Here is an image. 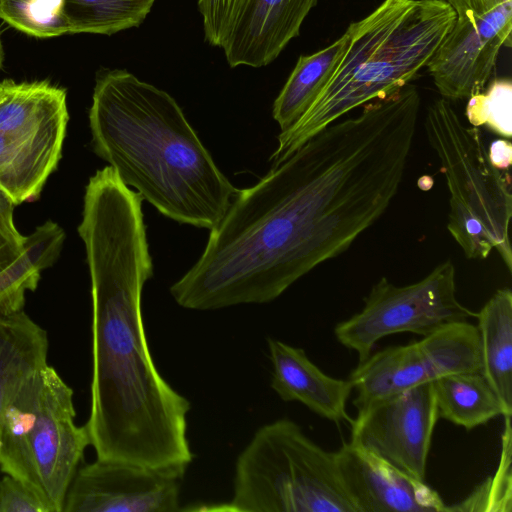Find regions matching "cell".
Instances as JSON below:
<instances>
[{
	"mask_svg": "<svg viewBox=\"0 0 512 512\" xmlns=\"http://www.w3.org/2000/svg\"><path fill=\"white\" fill-rule=\"evenodd\" d=\"M414 85L310 137L255 185L239 189L197 262L171 287L186 309L278 298L345 252L399 191L416 134Z\"/></svg>",
	"mask_w": 512,
	"mask_h": 512,
	"instance_id": "1",
	"label": "cell"
},
{
	"mask_svg": "<svg viewBox=\"0 0 512 512\" xmlns=\"http://www.w3.org/2000/svg\"><path fill=\"white\" fill-rule=\"evenodd\" d=\"M141 196L111 170L90 177L78 233L91 280L92 378L85 424L96 458L185 475L189 400L159 373L142 317L153 275Z\"/></svg>",
	"mask_w": 512,
	"mask_h": 512,
	"instance_id": "2",
	"label": "cell"
},
{
	"mask_svg": "<svg viewBox=\"0 0 512 512\" xmlns=\"http://www.w3.org/2000/svg\"><path fill=\"white\" fill-rule=\"evenodd\" d=\"M95 154L162 215L212 230L238 190L175 99L125 69H100L88 113Z\"/></svg>",
	"mask_w": 512,
	"mask_h": 512,
	"instance_id": "3",
	"label": "cell"
},
{
	"mask_svg": "<svg viewBox=\"0 0 512 512\" xmlns=\"http://www.w3.org/2000/svg\"><path fill=\"white\" fill-rule=\"evenodd\" d=\"M455 20V11L443 0H384L352 22L346 50L326 86L301 118L278 135L271 167L355 108L408 85L427 67Z\"/></svg>",
	"mask_w": 512,
	"mask_h": 512,
	"instance_id": "4",
	"label": "cell"
},
{
	"mask_svg": "<svg viewBox=\"0 0 512 512\" xmlns=\"http://www.w3.org/2000/svg\"><path fill=\"white\" fill-rule=\"evenodd\" d=\"M72 388L50 365L31 374L6 405L0 470L26 484L50 512H63L90 437L76 421Z\"/></svg>",
	"mask_w": 512,
	"mask_h": 512,
	"instance_id": "5",
	"label": "cell"
},
{
	"mask_svg": "<svg viewBox=\"0 0 512 512\" xmlns=\"http://www.w3.org/2000/svg\"><path fill=\"white\" fill-rule=\"evenodd\" d=\"M424 125L450 195L448 231L467 258L483 260L495 249L511 272L509 173L491 163L480 130L465 125L449 100L433 101Z\"/></svg>",
	"mask_w": 512,
	"mask_h": 512,
	"instance_id": "6",
	"label": "cell"
},
{
	"mask_svg": "<svg viewBox=\"0 0 512 512\" xmlns=\"http://www.w3.org/2000/svg\"><path fill=\"white\" fill-rule=\"evenodd\" d=\"M231 500L211 510L358 512L340 479L335 452L288 418L261 426L239 454Z\"/></svg>",
	"mask_w": 512,
	"mask_h": 512,
	"instance_id": "7",
	"label": "cell"
},
{
	"mask_svg": "<svg viewBox=\"0 0 512 512\" xmlns=\"http://www.w3.org/2000/svg\"><path fill=\"white\" fill-rule=\"evenodd\" d=\"M470 317L476 313L457 299L455 267L446 260L413 284L396 286L380 278L364 298L362 310L338 323L334 334L361 363L384 337L401 332L426 336Z\"/></svg>",
	"mask_w": 512,
	"mask_h": 512,
	"instance_id": "8",
	"label": "cell"
},
{
	"mask_svg": "<svg viewBox=\"0 0 512 512\" xmlns=\"http://www.w3.org/2000/svg\"><path fill=\"white\" fill-rule=\"evenodd\" d=\"M481 372L477 326L456 322L406 345L386 347L358 363L349 376L358 409L445 375Z\"/></svg>",
	"mask_w": 512,
	"mask_h": 512,
	"instance_id": "9",
	"label": "cell"
},
{
	"mask_svg": "<svg viewBox=\"0 0 512 512\" xmlns=\"http://www.w3.org/2000/svg\"><path fill=\"white\" fill-rule=\"evenodd\" d=\"M438 418L432 382L421 384L358 409L350 441L425 481Z\"/></svg>",
	"mask_w": 512,
	"mask_h": 512,
	"instance_id": "10",
	"label": "cell"
},
{
	"mask_svg": "<svg viewBox=\"0 0 512 512\" xmlns=\"http://www.w3.org/2000/svg\"><path fill=\"white\" fill-rule=\"evenodd\" d=\"M512 0L456 20L427 65L438 92L447 100L468 99L486 89L500 49L511 47Z\"/></svg>",
	"mask_w": 512,
	"mask_h": 512,
	"instance_id": "11",
	"label": "cell"
},
{
	"mask_svg": "<svg viewBox=\"0 0 512 512\" xmlns=\"http://www.w3.org/2000/svg\"><path fill=\"white\" fill-rule=\"evenodd\" d=\"M183 477L144 465L96 458L78 468L63 512L181 511Z\"/></svg>",
	"mask_w": 512,
	"mask_h": 512,
	"instance_id": "12",
	"label": "cell"
},
{
	"mask_svg": "<svg viewBox=\"0 0 512 512\" xmlns=\"http://www.w3.org/2000/svg\"><path fill=\"white\" fill-rule=\"evenodd\" d=\"M156 0H0V19L28 36L113 35L139 27Z\"/></svg>",
	"mask_w": 512,
	"mask_h": 512,
	"instance_id": "13",
	"label": "cell"
},
{
	"mask_svg": "<svg viewBox=\"0 0 512 512\" xmlns=\"http://www.w3.org/2000/svg\"><path fill=\"white\" fill-rule=\"evenodd\" d=\"M342 484L358 512H446L441 496L425 481L348 442L336 452Z\"/></svg>",
	"mask_w": 512,
	"mask_h": 512,
	"instance_id": "14",
	"label": "cell"
},
{
	"mask_svg": "<svg viewBox=\"0 0 512 512\" xmlns=\"http://www.w3.org/2000/svg\"><path fill=\"white\" fill-rule=\"evenodd\" d=\"M318 0H251L223 46L231 68H259L273 62L297 37Z\"/></svg>",
	"mask_w": 512,
	"mask_h": 512,
	"instance_id": "15",
	"label": "cell"
},
{
	"mask_svg": "<svg viewBox=\"0 0 512 512\" xmlns=\"http://www.w3.org/2000/svg\"><path fill=\"white\" fill-rule=\"evenodd\" d=\"M67 92L47 80L0 82V133L62 150Z\"/></svg>",
	"mask_w": 512,
	"mask_h": 512,
	"instance_id": "16",
	"label": "cell"
},
{
	"mask_svg": "<svg viewBox=\"0 0 512 512\" xmlns=\"http://www.w3.org/2000/svg\"><path fill=\"white\" fill-rule=\"evenodd\" d=\"M272 363L271 388L285 402L296 401L330 421L352 422L346 405L353 390L347 380L325 374L302 348L267 339Z\"/></svg>",
	"mask_w": 512,
	"mask_h": 512,
	"instance_id": "17",
	"label": "cell"
},
{
	"mask_svg": "<svg viewBox=\"0 0 512 512\" xmlns=\"http://www.w3.org/2000/svg\"><path fill=\"white\" fill-rule=\"evenodd\" d=\"M48 350L47 332L24 310L0 313V425L4 409L18 388L48 364Z\"/></svg>",
	"mask_w": 512,
	"mask_h": 512,
	"instance_id": "18",
	"label": "cell"
},
{
	"mask_svg": "<svg viewBox=\"0 0 512 512\" xmlns=\"http://www.w3.org/2000/svg\"><path fill=\"white\" fill-rule=\"evenodd\" d=\"M482 374L512 411V292L498 289L479 312Z\"/></svg>",
	"mask_w": 512,
	"mask_h": 512,
	"instance_id": "19",
	"label": "cell"
},
{
	"mask_svg": "<svg viewBox=\"0 0 512 512\" xmlns=\"http://www.w3.org/2000/svg\"><path fill=\"white\" fill-rule=\"evenodd\" d=\"M349 41L346 31L329 46L302 55L273 103L272 116L281 132L290 128L315 101L340 62Z\"/></svg>",
	"mask_w": 512,
	"mask_h": 512,
	"instance_id": "20",
	"label": "cell"
},
{
	"mask_svg": "<svg viewBox=\"0 0 512 512\" xmlns=\"http://www.w3.org/2000/svg\"><path fill=\"white\" fill-rule=\"evenodd\" d=\"M62 150L0 133V194L15 206L39 198Z\"/></svg>",
	"mask_w": 512,
	"mask_h": 512,
	"instance_id": "21",
	"label": "cell"
},
{
	"mask_svg": "<svg viewBox=\"0 0 512 512\" xmlns=\"http://www.w3.org/2000/svg\"><path fill=\"white\" fill-rule=\"evenodd\" d=\"M432 385L439 417L467 431L498 416L512 415L481 372L445 375Z\"/></svg>",
	"mask_w": 512,
	"mask_h": 512,
	"instance_id": "22",
	"label": "cell"
},
{
	"mask_svg": "<svg viewBox=\"0 0 512 512\" xmlns=\"http://www.w3.org/2000/svg\"><path fill=\"white\" fill-rule=\"evenodd\" d=\"M64 241V230L51 220L26 236L20 257L0 273V313L24 310L27 292L37 288L42 272L56 262Z\"/></svg>",
	"mask_w": 512,
	"mask_h": 512,
	"instance_id": "23",
	"label": "cell"
},
{
	"mask_svg": "<svg viewBox=\"0 0 512 512\" xmlns=\"http://www.w3.org/2000/svg\"><path fill=\"white\" fill-rule=\"evenodd\" d=\"M511 415L504 416L500 460L495 474L482 482L464 500L447 506L446 512H511Z\"/></svg>",
	"mask_w": 512,
	"mask_h": 512,
	"instance_id": "24",
	"label": "cell"
},
{
	"mask_svg": "<svg viewBox=\"0 0 512 512\" xmlns=\"http://www.w3.org/2000/svg\"><path fill=\"white\" fill-rule=\"evenodd\" d=\"M466 117L473 127L486 126L499 136L512 135V83L496 79L486 90L468 98Z\"/></svg>",
	"mask_w": 512,
	"mask_h": 512,
	"instance_id": "25",
	"label": "cell"
},
{
	"mask_svg": "<svg viewBox=\"0 0 512 512\" xmlns=\"http://www.w3.org/2000/svg\"><path fill=\"white\" fill-rule=\"evenodd\" d=\"M251 0H198L205 41L223 48Z\"/></svg>",
	"mask_w": 512,
	"mask_h": 512,
	"instance_id": "26",
	"label": "cell"
},
{
	"mask_svg": "<svg viewBox=\"0 0 512 512\" xmlns=\"http://www.w3.org/2000/svg\"><path fill=\"white\" fill-rule=\"evenodd\" d=\"M0 512H50L44 502L22 481L2 474Z\"/></svg>",
	"mask_w": 512,
	"mask_h": 512,
	"instance_id": "27",
	"label": "cell"
},
{
	"mask_svg": "<svg viewBox=\"0 0 512 512\" xmlns=\"http://www.w3.org/2000/svg\"><path fill=\"white\" fill-rule=\"evenodd\" d=\"M25 240L26 236L18 231L14 219L0 215V273L20 257Z\"/></svg>",
	"mask_w": 512,
	"mask_h": 512,
	"instance_id": "28",
	"label": "cell"
},
{
	"mask_svg": "<svg viewBox=\"0 0 512 512\" xmlns=\"http://www.w3.org/2000/svg\"><path fill=\"white\" fill-rule=\"evenodd\" d=\"M488 155L491 163L498 169L507 170L512 162V145L506 138L493 141Z\"/></svg>",
	"mask_w": 512,
	"mask_h": 512,
	"instance_id": "29",
	"label": "cell"
},
{
	"mask_svg": "<svg viewBox=\"0 0 512 512\" xmlns=\"http://www.w3.org/2000/svg\"><path fill=\"white\" fill-rule=\"evenodd\" d=\"M448 3L456 15L467 12L482 14L505 0H443Z\"/></svg>",
	"mask_w": 512,
	"mask_h": 512,
	"instance_id": "30",
	"label": "cell"
},
{
	"mask_svg": "<svg viewBox=\"0 0 512 512\" xmlns=\"http://www.w3.org/2000/svg\"><path fill=\"white\" fill-rule=\"evenodd\" d=\"M3 61H4V48H3V43H2L1 34H0V70L2 69Z\"/></svg>",
	"mask_w": 512,
	"mask_h": 512,
	"instance_id": "31",
	"label": "cell"
}]
</instances>
